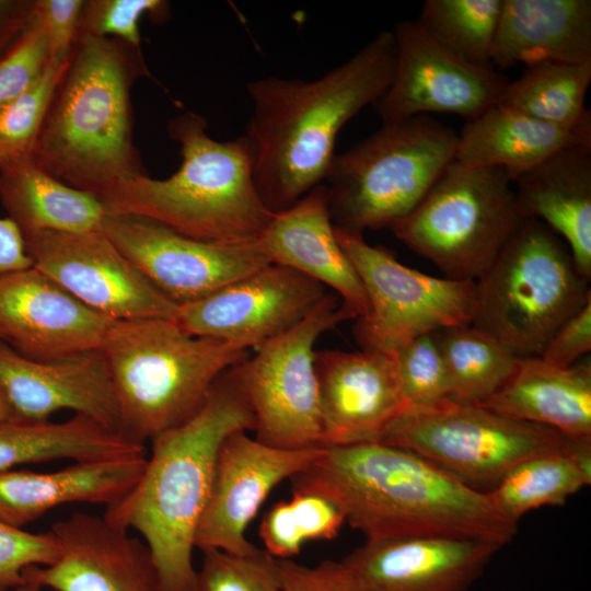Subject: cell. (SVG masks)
Returning a JSON list of instances; mask_svg holds the SVG:
<instances>
[{
	"mask_svg": "<svg viewBox=\"0 0 591 591\" xmlns=\"http://www.w3.org/2000/svg\"><path fill=\"white\" fill-rule=\"evenodd\" d=\"M291 482L292 490L334 501L367 538L447 536L502 547L518 532V523L497 509L488 493L408 450L378 441L324 445Z\"/></svg>",
	"mask_w": 591,
	"mask_h": 591,
	"instance_id": "1",
	"label": "cell"
},
{
	"mask_svg": "<svg viewBox=\"0 0 591 591\" xmlns=\"http://www.w3.org/2000/svg\"><path fill=\"white\" fill-rule=\"evenodd\" d=\"M395 58L392 31H383L317 79L266 77L247 84L252 115L244 136L258 193L271 212L324 183L336 137L385 93Z\"/></svg>",
	"mask_w": 591,
	"mask_h": 591,
	"instance_id": "2",
	"label": "cell"
},
{
	"mask_svg": "<svg viewBox=\"0 0 591 591\" xmlns=\"http://www.w3.org/2000/svg\"><path fill=\"white\" fill-rule=\"evenodd\" d=\"M230 369L190 419L150 441L152 451L140 478L104 513L113 525L141 534L162 591L196 590L193 549L218 451L229 434L254 431L253 414Z\"/></svg>",
	"mask_w": 591,
	"mask_h": 591,
	"instance_id": "3",
	"label": "cell"
},
{
	"mask_svg": "<svg viewBox=\"0 0 591 591\" xmlns=\"http://www.w3.org/2000/svg\"><path fill=\"white\" fill-rule=\"evenodd\" d=\"M147 74L140 49L107 37H78L32 158L67 185L100 197L148 175L132 139L130 90Z\"/></svg>",
	"mask_w": 591,
	"mask_h": 591,
	"instance_id": "4",
	"label": "cell"
},
{
	"mask_svg": "<svg viewBox=\"0 0 591 591\" xmlns=\"http://www.w3.org/2000/svg\"><path fill=\"white\" fill-rule=\"evenodd\" d=\"M167 131L181 147L178 170L164 179L146 175L113 187L99 197L106 215L144 217L204 242L256 241L274 212L258 193L247 138L217 141L194 112L172 118Z\"/></svg>",
	"mask_w": 591,
	"mask_h": 591,
	"instance_id": "5",
	"label": "cell"
},
{
	"mask_svg": "<svg viewBox=\"0 0 591 591\" xmlns=\"http://www.w3.org/2000/svg\"><path fill=\"white\" fill-rule=\"evenodd\" d=\"M119 409V433L144 445L190 419L247 350L186 333L175 320L113 321L101 347Z\"/></svg>",
	"mask_w": 591,
	"mask_h": 591,
	"instance_id": "6",
	"label": "cell"
},
{
	"mask_svg": "<svg viewBox=\"0 0 591 591\" xmlns=\"http://www.w3.org/2000/svg\"><path fill=\"white\" fill-rule=\"evenodd\" d=\"M589 282L554 231L524 219L475 280L471 325L519 359L540 357L560 325L591 301Z\"/></svg>",
	"mask_w": 591,
	"mask_h": 591,
	"instance_id": "7",
	"label": "cell"
},
{
	"mask_svg": "<svg viewBox=\"0 0 591 591\" xmlns=\"http://www.w3.org/2000/svg\"><path fill=\"white\" fill-rule=\"evenodd\" d=\"M456 142L452 128L426 115L382 121L331 162L323 185L333 224L360 233L391 228L454 161Z\"/></svg>",
	"mask_w": 591,
	"mask_h": 591,
	"instance_id": "8",
	"label": "cell"
},
{
	"mask_svg": "<svg viewBox=\"0 0 591 591\" xmlns=\"http://www.w3.org/2000/svg\"><path fill=\"white\" fill-rule=\"evenodd\" d=\"M523 220L506 170L452 161L390 229L445 278L476 280Z\"/></svg>",
	"mask_w": 591,
	"mask_h": 591,
	"instance_id": "9",
	"label": "cell"
},
{
	"mask_svg": "<svg viewBox=\"0 0 591 591\" xmlns=\"http://www.w3.org/2000/svg\"><path fill=\"white\" fill-rule=\"evenodd\" d=\"M576 441L545 426L454 402L430 409L409 407L378 440L426 459L477 490L488 488L487 493L524 460L567 450Z\"/></svg>",
	"mask_w": 591,
	"mask_h": 591,
	"instance_id": "10",
	"label": "cell"
},
{
	"mask_svg": "<svg viewBox=\"0 0 591 591\" xmlns=\"http://www.w3.org/2000/svg\"><path fill=\"white\" fill-rule=\"evenodd\" d=\"M354 316L327 293L300 323L230 369L254 417L255 439L279 449L323 445L314 346Z\"/></svg>",
	"mask_w": 591,
	"mask_h": 591,
	"instance_id": "11",
	"label": "cell"
},
{
	"mask_svg": "<svg viewBox=\"0 0 591 591\" xmlns=\"http://www.w3.org/2000/svg\"><path fill=\"white\" fill-rule=\"evenodd\" d=\"M334 230L368 300L366 314L355 325L362 350L394 355L421 335L472 323L475 280L422 274L386 248L370 245L360 232Z\"/></svg>",
	"mask_w": 591,
	"mask_h": 591,
	"instance_id": "12",
	"label": "cell"
},
{
	"mask_svg": "<svg viewBox=\"0 0 591 591\" xmlns=\"http://www.w3.org/2000/svg\"><path fill=\"white\" fill-rule=\"evenodd\" d=\"M23 237L32 266L91 310L114 321L176 318L178 305L101 230L37 231Z\"/></svg>",
	"mask_w": 591,
	"mask_h": 591,
	"instance_id": "13",
	"label": "cell"
},
{
	"mask_svg": "<svg viewBox=\"0 0 591 591\" xmlns=\"http://www.w3.org/2000/svg\"><path fill=\"white\" fill-rule=\"evenodd\" d=\"M100 230L178 306L206 298L270 264L257 240L198 241L136 215H106Z\"/></svg>",
	"mask_w": 591,
	"mask_h": 591,
	"instance_id": "14",
	"label": "cell"
},
{
	"mask_svg": "<svg viewBox=\"0 0 591 591\" xmlns=\"http://www.w3.org/2000/svg\"><path fill=\"white\" fill-rule=\"evenodd\" d=\"M396 58L391 83L372 106L382 121L431 113L473 120L501 102L510 80L495 68L472 66L441 47L417 21L392 30Z\"/></svg>",
	"mask_w": 591,
	"mask_h": 591,
	"instance_id": "15",
	"label": "cell"
},
{
	"mask_svg": "<svg viewBox=\"0 0 591 591\" xmlns=\"http://www.w3.org/2000/svg\"><path fill=\"white\" fill-rule=\"evenodd\" d=\"M320 282L268 264L198 301L178 306L188 334L258 348L305 318L326 297Z\"/></svg>",
	"mask_w": 591,
	"mask_h": 591,
	"instance_id": "16",
	"label": "cell"
},
{
	"mask_svg": "<svg viewBox=\"0 0 591 591\" xmlns=\"http://www.w3.org/2000/svg\"><path fill=\"white\" fill-rule=\"evenodd\" d=\"M323 448L279 449L251 438L246 431L229 434L218 451L195 548L236 555L257 551L245 537L247 525L270 491L306 468Z\"/></svg>",
	"mask_w": 591,
	"mask_h": 591,
	"instance_id": "17",
	"label": "cell"
},
{
	"mask_svg": "<svg viewBox=\"0 0 591 591\" xmlns=\"http://www.w3.org/2000/svg\"><path fill=\"white\" fill-rule=\"evenodd\" d=\"M113 321L33 266L0 277V338L27 358L100 350Z\"/></svg>",
	"mask_w": 591,
	"mask_h": 591,
	"instance_id": "18",
	"label": "cell"
},
{
	"mask_svg": "<svg viewBox=\"0 0 591 591\" xmlns=\"http://www.w3.org/2000/svg\"><path fill=\"white\" fill-rule=\"evenodd\" d=\"M50 531L58 558L25 568L24 582L55 591H162L147 544L104 515L76 512Z\"/></svg>",
	"mask_w": 591,
	"mask_h": 591,
	"instance_id": "19",
	"label": "cell"
},
{
	"mask_svg": "<svg viewBox=\"0 0 591 591\" xmlns=\"http://www.w3.org/2000/svg\"><path fill=\"white\" fill-rule=\"evenodd\" d=\"M500 548L447 536L367 538L340 563L351 591H467Z\"/></svg>",
	"mask_w": 591,
	"mask_h": 591,
	"instance_id": "20",
	"label": "cell"
},
{
	"mask_svg": "<svg viewBox=\"0 0 591 591\" xmlns=\"http://www.w3.org/2000/svg\"><path fill=\"white\" fill-rule=\"evenodd\" d=\"M315 371L325 447L378 441L409 408L394 355L316 351Z\"/></svg>",
	"mask_w": 591,
	"mask_h": 591,
	"instance_id": "21",
	"label": "cell"
},
{
	"mask_svg": "<svg viewBox=\"0 0 591 591\" xmlns=\"http://www.w3.org/2000/svg\"><path fill=\"white\" fill-rule=\"evenodd\" d=\"M0 386L16 418L47 420L69 409L119 433L117 397L101 350L39 361L0 338Z\"/></svg>",
	"mask_w": 591,
	"mask_h": 591,
	"instance_id": "22",
	"label": "cell"
},
{
	"mask_svg": "<svg viewBox=\"0 0 591 591\" xmlns=\"http://www.w3.org/2000/svg\"><path fill=\"white\" fill-rule=\"evenodd\" d=\"M257 243L270 264L291 268L331 288L354 318L366 314L367 296L337 241L323 184L291 207L274 212Z\"/></svg>",
	"mask_w": 591,
	"mask_h": 591,
	"instance_id": "23",
	"label": "cell"
},
{
	"mask_svg": "<svg viewBox=\"0 0 591 591\" xmlns=\"http://www.w3.org/2000/svg\"><path fill=\"white\" fill-rule=\"evenodd\" d=\"M523 219L546 224L591 279V143L563 148L513 182Z\"/></svg>",
	"mask_w": 591,
	"mask_h": 591,
	"instance_id": "24",
	"label": "cell"
},
{
	"mask_svg": "<svg viewBox=\"0 0 591 591\" xmlns=\"http://www.w3.org/2000/svg\"><path fill=\"white\" fill-rule=\"evenodd\" d=\"M147 454L76 462L37 473L0 472V520L23 528L47 511L69 502L103 503L121 499L140 478Z\"/></svg>",
	"mask_w": 591,
	"mask_h": 591,
	"instance_id": "25",
	"label": "cell"
},
{
	"mask_svg": "<svg viewBox=\"0 0 591 591\" xmlns=\"http://www.w3.org/2000/svg\"><path fill=\"white\" fill-rule=\"evenodd\" d=\"M591 61L590 0H502L491 63Z\"/></svg>",
	"mask_w": 591,
	"mask_h": 591,
	"instance_id": "26",
	"label": "cell"
},
{
	"mask_svg": "<svg viewBox=\"0 0 591 591\" xmlns=\"http://www.w3.org/2000/svg\"><path fill=\"white\" fill-rule=\"evenodd\" d=\"M502 416L591 440V363L561 368L541 357L519 359L507 382L480 404Z\"/></svg>",
	"mask_w": 591,
	"mask_h": 591,
	"instance_id": "27",
	"label": "cell"
},
{
	"mask_svg": "<svg viewBox=\"0 0 591 591\" xmlns=\"http://www.w3.org/2000/svg\"><path fill=\"white\" fill-rule=\"evenodd\" d=\"M591 137L547 124L498 103L457 135L454 161L473 167H501L513 182L556 151Z\"/></svg>",
	"mask_w": 591,
	"mask_h": 591,
	"instance_id": "28",
	"label": "cell"
},
{
	"mask_svg": "<svg viewBox=\"0 0 591 591\" xmlns=\"http://www.w3.org/2000/svg\"><path fill=\"white\" fill-rule=\"evenodd\" d=\"M0 201L23 235L100 230L106 216L97 196L57 179L32 155L0 163Z\"/></svg>",
	"mask_w": 591,
	"mask_h": 591,
	"instance_id": "29",
	"label": "cell"
},
{
	"mask_svg": "<svg viewBox=\"0 0 591 591\" xmlns=\"http://www.w3.org/2000/svg\"><path fill=\"white\" fill-rule=\"evenodd\" d=\"M142 454H147L144 445L80 414L61 422L0 420V472L60 459L85 462Z\"/></svg>",
	"mask_w": 591,
	"mask_h": 591,
	"instance_id": "30",
	"label": "cell"
},
{
	"mask_svg": "<svg viewBox=\"0 0 591 591\" xmlns=\"http://www.w3.org/2000/svg\"><path fill=\"white\" fill-rule=\"evenodd\" d=\"M591 483V440H578L567 450L524 460L510 470L488 495L497 509L518 523L531 510L563 506Z\"/></svg>",
	"mask_w": 591,
	"mask_h": 591,
	"instance_id": "31",
	"label": "cell"
},
{
	"mask_svg": "<svg viewBox=\"0 0 591 591\" xmlns=\"http://www.w3.org/2000/svg\"><path fill=\"white\" fill-rule=\"evenodd\" d=\"M591 82V61L538 62L526 66L510 81L501 104L547 124L591 137V114L586 96Z\"/></svg>",
	"mask_w": 591,
	"mask_h": 591,
	"instance_id": "32",
	"label": "cell"
},
{
	"mask_svg": "<svg viewBox=\"0 0 591 591\" xmlns=\"http://www.w3.org/2000/svg\"><path fill=\"white\" fill-rule=\"evenodd\" d=\"M451 384V401L480 405L512 375L519 358L471 324L433 333Z\"/></svg>",
	"mask_w": 591,
	"mask_h": 591,
	"instance_id": "33",
	"label": "cell"
},
{
	"mask_svg": "<svg viewBox=\"0 0 591 591\" xmlns=\"http://www.w3.org/2000/svg\"><path fill=\"white\" fill-rule=\"evenodd\" d=\"M502 0H426L416 20L424 31L456 58L494 68L491 56Z\"/></svg>",
	"mask_w": 591,
	"mask_h": 591,
	"instance_id": "34",
	"label": "cell"
},
{
	"mask_svg": "<svg viewBox=\"0 0 591 591\" xmlns=\"http://www.w3.org/2000/svg\"><path fill=\"white\" fill-rule=\"evenodd\" d=\"M67 63L57 66L49 61L26 91L0 109V163L32 155Z\"/></svg>",
	"mask_w": 591,
	"mask_h": 591,
	"instance_id": "35",
	"label": "cell"
},
{
	"mask_svg": "<svg viewBox=\"0 0 591 591\" xmlns=\"http://www.w3.org/2000/svg\"><path fill=\"white\" fill-rule=\"evenodd\" d=\"M403 395L409 407L430 409L451 401V384L433 333L394 354Z\"/></svg>",
	"mask_w": 591,
	"mask_h": 591,
	"instance_id": "36",
	"label": "cell"
},
{
	"mask_svg": "<svg viewBox=\"0 0 591 591\" xmlns=\"http://www.w3.org/2000/svg\"><path fill=\"white\" fill-rule=\"evenodd\" d=\"M202 553L195 591H281L278 559L265 549L248 555Z\"/></svg>",
	"mask_w": 591,
	"mask_h": 591,
	"instance_id": "37",
	"label": "cell"
},
{
	"mask_svg": "<svg viewBox=\"0 0 591 591\" xmlns=\"http://www.w3.org/2000/svg\"><path fill=\"white\" fill-rule=\"evenodd\" d=\"M167 13L169 3L161 0H88L78 37L116 38L140 49V20L144 15L162 20Z\"/></svg>",
	"mask_w": 591,
	"mask_h": 591,
	"instance_id": "38",
	"label": "cell"
},
{
	"mask_svg": "<svg viewBox=\"0 0 591 591\" xmlns=\"http://www.w3.org/2000/svg\"><path fill=\"white\" fill-rule=\"evenodd\" d=\"M48 62L46 34L33 11L23 32L0 56V109L26 91Z\"/></svg>",
	"mask_w": 591,
	"mask_h": 591,
	"instance_id": "39",
	"label": "cell"
},
{
	"mask_svg": "<svg viewBox=\"0 0 591 591\" xmlns=\"http://www.w3.org/2000/svg\"><path fill=\"white\" fill-rule=\"evenodd\" d=\"M59 553L51 531L31 533L0 520V591L24 583L25 568L51 565Z\"/></svg>",
	"mask_w": 591,
	"mask_h": 591,
	"instance_id": "40",
	"label": "cell"
},
{
	"mask_svg": "<svg viewBox=\"0 0 591 591\" xmlns=\"http://www.w3.org/2000/svg\"><path fill=\"white\" fill-rule=\"evenodd\" d=\"M85 0H34V11L43 24L49 61L66 65L77 43Z\"/></svg>",
	"mask_w": 591,
	"mask_h": 591,
	"instance_id": "41",
	"label": "cell"
},
{
	"mask_svg": "<svg viewBox=\"0 0 591 591\" xmlns=\"http://www.w3.org/2000/svg\"><path fill=\"white\" fill-rule=\"evenodd\" d=\"M289 503L305 542L332 540L346 522L334 501L315 493L292 490Z\"/></svg>",
	"mask_w": 591,
	"mask_h": 591,
	"instance_id": "42",
	"label": "cell"
},
{
	"mask_svg": "<svg viewBox=\"0 0 591 591\" xmlns=\"http://www.w3.org/2000/svg\"><path fill=\"white\" fill-rule=\"evenodd\" d=\"M591 350V301L565 321L554 333L541 358L554 366L567 368Z\"/></svg>",
	"mask_w": 591,
	"mask_h": 591,
	"instance_id": "43",
	"label": "cell"
},
{
	"mask_svg": "<svg viewBox=\"0 0 591 591\" xmlns=\"http://www.w3.org/2000/svg\"><path fill=\"white\" fill-rule=\"evenodd\" d=\"M278 569L281 591H351L340 561L324 560L308 567L291 559H278Z\"/></svg>",
	"mask_w": 591,
	"mask_h": 591,
	"instance_id": "44",
	"label": "cell"
},
{
	"mask_svg": "<svg viewBox=\"0 0 591 591\" xmlns=\"http://www.w3.org/2000/svg\"><path fill=\"white\" fill-rule=\"evenodd\" d=\"M259 536L265 551L278 559H290L305 543L289 501L275 503L264 515Z\"/></svg>",
	"mask_w": 591,
	"mask_h": 591,
	"instance_id": "45",
	"label": "cell"
},
{
	"mask_svg": "<svg viewBox=\"0 0 591 591\" xmlns=\"http://www.w3.org/2000/svg\"><path fill=\"white\" fill-rule=\"evenodd\" d=\"M32 267L25 241L16 224L0 218V277Z\"/></svg>",
	"mask_w": 591,
	"mask_h": 591,
	"instance_id": "46",
	"label": "cell"
},
{
	"mask_svg": "<svg viewBox=\"0 0 591 591\" xmlns=\"http://www.w3.org/2000/svg\"><path fill=\"white\" fill-rule=\"evenodd\" d=\"M34 11V0H0V56L23 32Z\"/></svg>",
	"mask_w": 591,
	"mask_h": 591,
	"instance_id": "47",
	"label": "cell"
},
{
	"mask_svg": "<svg viewBox=\"0 0 591 591\" xmlns=\"http://www.w3.org/2000/svg\"><path fill=\"white\" fill-rule=\"evenodd\" d=\"M14 417L12 408L4 395L2 387L0 386V420Z\"/></svg>",
	"mask_w": 591,
	"mask_h": 591,
	"instance_id": "48",
	"label": "cell"
},
{
	"mask_svg": "<svg viewBox=\"0 0 591 591\" xmlns=\"http://www.w3.org/2000/svg\"><path fill=\"white\" fill-rule=\"evenodd\" d=\"M9 591H43V588L34 583L24 582Z\"/></svg>",
	"mask_w": 591,
	"mask_h": 591,
	"instance_id": "49",
	"label": "cell"
}]
</instances>
